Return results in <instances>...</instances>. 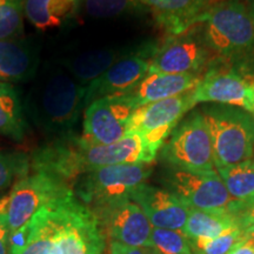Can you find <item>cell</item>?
<instances>
[{"mask_svg": "<svg viewBox=\"0 0 254 254\" xmlns=\"http://www.w3.org/2000/svg\"><path fill=\"white\" fill-rule=\"evenodd\" d=\"M106 241L93 211L71 192L34 214L26 244L11 254H104Z\"/></svg>", "mask_w": 254, "mask_h": 254, "instance_id": "6da1fadb", "label": "cell"}, {"mask_svg": "<svg viewBox=\"0 0 254 254\" xmlns=\"http://www.w3.org/2000/svg\"><path fill=\"white\" fill-rule=\"evenodd\" d=\"M154 160L140 135L135 133H127L113 144L99 145L71 132L38 148L31 159V166L36 172L49 173L69 183L95 168L152 164Z\"/></svg>", "mask_w": 254, "mask_h": 254, "instance_id": "7a4b0ae2", "label": "cell"}, {"mask_svg": "<svg viewBox=\"0 0 254 254\" xmlns=\"http://www.w3.org/2000/svg\"><path fill=\"white\" fill-rule=\"evenodd\" d=\"M85 95L86 86L66 69L46 72L26 99L27 114L40 131L58 138L72 132L86 107Z\"/></svg>", "mask_w": 254, "mask_h": 254, "instance_id": "3957f363", "label": "cell"}, {"mask_svg": "<svg viewBox=\"0 0 254 254\" xmlns=\"http://www.w3.org/2000/svg\"><path fill=\"white\" fill-rule=\"evenodd\" d=\"M207 46L222 60L245 62L254 52V20L241 0H217L200 15Z\"/></svg>", "mask_w": 254, "mask_h": 254, "instance_id": "277c9868", "label": "cell"}, {"mask_svg": "<svg viewBox=\"0 0 254 254\" xmlns=\"http://www.w3.org/2000/svg\"><path fill=\"white\" fill-rule=\"evenodd\" d=\"M211 135L217 168L252 159L254 153V117L246 110L230 105H209L200 111Z\"/></svg>", "mask_w": 254, "mask_h": 254, "instance_id": "5b68a950", "label": "cell"}, {"mask_svg": "<svg viewBox=\"0 0 254 254\" xmlns=\"http://www.w3.org/2000/svg\"><path fill=\"white\" fill-rule=\"evenodd\" d=\"M151 164H124L88 171L72 182L74 195L90 208L131 199L132 192L152 174Z\"/></svg>", "mask_w": 254, "mask_h": 254, "instance_id": "8992f818", "label": "cell"}, {"mask_svg": "<svg viewBox=\"0 0 254 254\" xmlns=\"http://www.w3.org/2000/svg\"><path fill=\"white\" fill-rule=\"evenodd\" d=\"M159 158L166 165L193 172L215 171L211 135L201 112L184 117L160 148Z\"/></svg>", "mask_w": 254, "mask_h": 254, "instance_id": "52a82bcc", "label": "cell"}, {"mask_svg": "<svg viewBox=\"0 0 254 254\" xmlns=\"http://www.w3.org/2000/svg\"><path fill=\"white\" fill-rule=\"evenodd\" d=\"M71 192L67 182L45 172H33L15 182L9 194L0 199V214L7 219L13 233L28 224L41 207Z\"/></svg>", "mask_w": 254, "mask_h": 254, "instance_id": "ba28073f", "label": "cell"}, {"mask_svg": "<svg viewBox=\"0 0 254 254\" xmlns=\"http://www.w3.org/2000/svg\"><path fill=\"white\" fill-rule=\"evenodd\" d=\"M192 91L144 105L131 116L128 133L140 135L147 151L154 158L158 157L160 148L180 120L195 106Z\"/></svg>", "mask_w": 254, "mask_h": 254, "instance_id": "9c48e42d", "label": "cell"}, {"mask_svg": "<svg viewBox=\"0 0 254 254\" xmlns=\"http://www.w3.org/2000/svg\"><path fill=\"white\" fill-rule=\"evenodd\" d=\"M212 53L204 39L201 24H196L183 33L167 36L159 44L150 73L199 74L212 64Z\"/></svg>", "mask_w": 254, "mask_h": 254, "instance_id": "30bf717a", "label": "cell"}, {"mask_svg": "<svg viewBox=\"0 0 254 254\" xmlns=\"http://www.w3.org/2000/svg\"><path fill=\"white\" fill-rule=\"evenodd\" d=\"M161 183L165 190L176 195L189 208L221 211L226 209L233 200L217 171L193 172L165 167Z\"/></svg>", "mask_w": 254, "mask_h": 254, "instance_id": "8fae6325", "label": "cell"}, {"mask_svg": "<svg viewBox=\"0 0 254 254\" xmlns=\"http://www.w3.org/2000/svg\"><path fill=\"white\" fill-rule=\"evenodd\" d=\"M159 44L150 40L131 50L112 67L86 86L85 105L105 97L128 93L150 73L151 63L157 53Z\"/></svg>", "mask_w": 254, "mask_h": 254, "instance_id": "7c38bea8", "label": "cell"}, {"mask_svg": "<svg viewBox=\"0 0 254 254\" xmlns=\"http://www.w3.org/2000/svg\"><path fill=\"white\" fill-rule=\"evenodd\" d=\"M91 209L106 240L128 246H147L153 227L142 209L131 199L118 200Z\"/></svg>", "mask_w": 254, "mask_h": 254, "instance_id": "4fadbf2b", "label": "cell"}, {"mask_svg": "<svg viewBox=\"0 0 254 254\" xmlns=\"http://www.w3.org/2000/svg\"><path fill=\"white\" fill-rule=\"evenodd\" d=\"M134 111L122 95L92 101L85 110L82 136L93 144H113L128 133V122Z\"/></svg>", "mask_w": 254, "mask_h": 254, "instance_id": "5bb4252c", "label": "cell"}, {"mask_svg": "<svg viewBox=\"0 0 254 254\" xmlns=\"http://www.w3.org/2000/svg\"><path fill=\"white\" fill-rule=\"evenodd\" d=\"M193 101L217 103L240 107L250 112L253 103V91L250 81L241 73L212 62L202 74L199 84L192 91Z\"/></svg>", "mask_w": 254, "mask_h": 254, "instance_id": "9a60e30c", "label": "cell"}, {"mask_svg": "<svg viewBox=\"0 0 254 254\" xmlns=\"http://www.w3.org/2000/svg\"><path fill=\"white\" fill-rule=\"evenodd\" d=\"M131 200L142 209L153 227L183 231L185 226L189 207L167 190L144 183L133 190Z\"/></svg>", "mask_w": 254, "mask_h": 254, "instance_id": "2e32d148", "label": "cell"}, {"mask_svg": "<svg viewBox=\"0 0 254 254\" xmlns=\"http://www.w3.org/2000/svg\"><path fill=\"white\" fill-rule=\"evenodd\" d=\"M201 74H164L148 73L136 86L122 97L133 109L176 97L194 90Z\"/></svg>", "mask_w": 254, "mask_h": 254, "instance_id": "e0dca14e", "label": "cell"}, {"mask_svg": "<svg viewBox=\"0 0 254 254\" xmlns=\"http://www.w3.org/2000/svg\"><path fill=\"white\" fill-rule=\"evenodd\" d=\"M154 14L167 36H176L199 24L200 15L214 0H139Z\"/></svg>", "mask_w": 254, "mask_h": 254, "instance_id": "ac0fdd59", "label": "cell"}, {"mask_svg": "<svg viewBox=\"0 0 254 254\" xmlns=\"http://www.w3.org/2000/svg\"><path fill=\"white\" fill-rule=\"evenodd\" d=\"M38 67L36 47L26 40H0V82H20L33 78Z\"/></svg>", "mask_w": 254, "mask_h": 254, "instance_id": "d6986e66", "label": "cell"}, {"mask_svg": "<svg viewBox=\"0 0 254 254\" xmlns=\"http://www.w3.org/2000/svg\"><path fill=\"white\" fill-rule=\"evenodd\" d=\"M131 47L124 49H103L85 52L72 57L64 63L67 71L79 84L87 86L92 81L103 75L110 67L122 59Z\"/></svg>", "mask_w": 254, "mask_h": 254, "instance_id": "ffe728a7", "label": "cell"}, {"mask_svg": "<svg viewBox=\"0 0 254 254\" xmlns=\"http://www.w3.org/2000/svg\"><path fill=\"white\" fill-rule=\"evenodd\" d=\"M81 0H24V9L31 24L40 30L63 26L77 17Z\"/></svg>", "mask_w": 254, "mask_h": 254, "instance_id": "44dd1931", "label": "cell"}, {"mask_svg": "<svg viewBox=\"0 0 254 254\" xmlns=\"http://www.w3.org/2000/svg\"><path fill=\"white\" fill-rule=\"evenodd\" d=\"M238 226L226 209L221 211H204L189 208V215L183 233L190 240L212 239Z\"/></svg>", "mask_w": 254, "mask_h": 254, "instance_id": "7402d4cb", "label": "cell"}, {"mask_svg": "<svg viewBox=\"0 0 254 254\" xmlns=\"http://www.w3.org/2000/svg\"><path fill=\"white\" fill-rule=\"evenodd\" d=\"M24 107L15 88L0 82V134L21 141L26 132Z\"/></svg>", "mask_w": 254, "mask_h": 254, "instance_id": "603a6c76", "label": "cell"}, {"mask_svg": "<svg viewBox=\"0 0 254 254\" xmlns=\"http://www.w3.org/2000/svg\"><path fill=\"white\" fill-rule=\"evenodd\" d=\"M217 170L232 199L244 200L254 194V164L252 159Z\"/></svg>", "mask_w": 254, "mask_h": 254, "instance_id": "cb8c5ba5", "label": "cell"}, {"mask_svg": "<svg viewBox=\"0 0 254 254\" xmlns=\"http://www.w3.org/2000/svg\"><path fill=\"white\" fill-rule=\"evenodd\" d=\"M146 250L150 254H193L190 240L183 231L152 228Z\"/></svg>", "mask_w": 254, "mask_h": 254, "instance_id": "d4e9b609", "label": "cell"}, {"mask_svg": "<svg viewBox=\"0 0 254 254\" xmlns=\"http://www.w3.org/2000/svg\"><path fill=\"white\" fill-rule=\"evenodd\" d=\"M31 167V158L15 151H0V192L14 182L26 177Z\"/></svg>", "mask_w": 254, "mask_h": 254, "instance_id": "484cf974", "label": "cell"}, {"mask_svg": "<svg viewBox=\"0 0 254 254\" xmlns=\"http://www.w3.org/2000/svg\"><path fill=\"white\" fill-rule=\"evenodd\" d=\"M81 6L93 18H113L147 9L139 0H81Z\"/></svg>", "mask_w": 254, "mask_h": 254, "instance_id": "4316f807", "label": "cell"}, {"mask_svg": "<svg viewBox=\"0 0 254 254\" xmlns=\"http://www.w3.org/2000/svg\"><path fill=\"white\" fill-rule=\"evenodd\" d=\"M24 15V0H0V40L21 36Z\"/></svg>", "mask_w": 254, "mask_h": 254, "instance_id": "83f0119b", "label": "cell"}, {"mask_svg": "<svg viewBox=\"0 0 254 254\" xmlns=\"http://www.w3.org/2000/svg\"><path fill=\"white\" fill-rule=\"evenodd\" d=\"M243 237V231L239 228L228 231L212 239L190 240L193 254H227Z\"/></svg>", "mask_w": 254, "mask_h": 254, "instance_id": "f1b7e54d", "label": "cell"}, {"mask_svg": "<svg viewBox=\"0 0 254 254\" xmlns=\"http://www.w3.org/2000/svg\"><path fill=\"white\" fill-rule=\"evenodd\" d=\"M226 211L233 218L238 228L245 231L254 225V194L244 200L233 199L227 206Z\"/></svg>", "mask_w": 254, "mask_h": 254, "instance_id": "f546056e", "label": "cell"}, {"mask_svg": "<svg viewBox=\"0 0 254 254\" xmlns=\"http://www.w3.org/2000/svg\"><path fill=\"white\" fill-rule=\"evenodd\" d=\"M109 254H150L145 247L124 245L117 241H109Z\"/></svg>", "mask_w": 254, "mask_h": 254, "instance_id": "4dcf8cb0", "label": "cell"}, {"mask_svg": "<svg viewBox=\"0 0 254 254\" xmlns=\"http://www.w3.org/2000/svg\"><path fill=\"white\" fill-rule=\"evenodd\" d=\"M9 236L7 219L0 214V254H9Z\"/></svg>", "mask_w": 254, "mask_h": 254, "instance_id": "1f68e13d", "label": "cell"}, {"mask_svg": "<svg viewBox=\"0 0 254 254\" xmlns=\"http://www.w3.org/2000/svg\"><path fill=\"white\" fill-rule=\"evenodd\" d=\"M227 254H254V244L251 243L243 234L241 239L232 247Z\"/></svg>", "mask_w": 254, "mask_h": 254, "instance_id": "d6a6232c", "label": "cell"}, {"mask_svg": "<svg viewBox=\"0 0 254 254\" xmlns=\"http://www.w3.org/2000/svg\"><path fill=\"white\" fill-rule=\"evenodd\" d=\"M243 234L244 237L247 238V239L251 241V243L254 244V225L253 226L247 227L245 231H243Z\"/></svg>", "mask_w": 254, "mask_h": 254, "instance_id": "836d02e7", "label": "cell"}, {"mask_svg": "<svg viewBox=\"0 0 254 254\" xmlns=\"http://www.w3.org/2000/svg\"><path fill=\"white\" fill-rule=\"evenodd\" d=\"M247 8H249L251 15H252L254 20V0H249V5H247Z\"/></svg>", "mask_w": 254, "mask_h": 254, "instance_id": "e575fe53", "label": "cell"}, {"mask_svg": "<svg viewBox=\"0 0 254 254\" xmlns=\"http://www.w3.org/2000/svg\"><path fill=\"white\" fill-rule=\"evenodd\" d=\"M250 84H251V87H252V91H253V103H252V109H251L250 113L254 117V81H250Z\"/></svg>", "mask_w": 254, "mask_h": 254, "instance_id": "d590c367", "label": "cell"}, {"mask_svg": "<svg viewBox=\"0 0 254 254\" xmlns=\"http://www.w3.org/2000/svg\"><path fill=\"white\" fill-rule=\"evenodd\" d=\"M253 155H254V153H253ZM253 164H254V157H253Z\"/></svg>", "mask_w": 254, "mask_h": 254, "instance_id": "8d00e7d4", "label": "cell"}, {"mask_svg": "<svg viewBox=\"0 0 254 254\" xmlns=\"http://www.w3.org/2000/svg\"><path fill=\"white\" fill-rule=\"evenodd\" d=\"M252 81H254V80H252Z\"/></svg>", "mask_w": 254, "mask_h": 254, "instance_id": "74e56055", "label": "cell"}]
</instances>
